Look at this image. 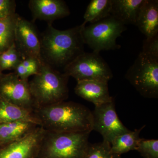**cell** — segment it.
I'll return each instance as SVG.
<instances>
[{
  "mask_svg": "<svg viewBox=\"0 0 158 158\" xmlns=\"http://www.w3.org/2000/svg\"><path fill=\"white\" fill-rule=\"evenodd\" d=\"M81 24L72 28L59 30L52 24L41 36L40 56L43 62L55 69H64L85 52Z\"/></svg>",
  "mask_w": 158,
  "mask_h": 158,
  "instance_id": "6da1fadb",
  "label": "cell"
},
{
  "mask_svg": "<svg viewBox=\"0 0 158 158\" xmlns=\"http://www.w3.org/2000/svg\"><path fill=\"white\" fill-rule=\"evenodd\" d=\"M40 126L48 131L80 132L93 131L92 111L84 105L65 101L35 109Z\"/></svg>",
  "mask_w": 158,
  "mask_h": 158,
  "instance_id": "7a4b0ae2",
  "label": "cell"
},
{
  "mask_svg": "<svg viewBox=\"0 0 158 158\" xmlns=\"http://www.w3.org/2000/svg\"><path fill=\"white\" fill-rule=\"evenodd\" d=\"M69 77L43 62L39 72L29 82L35 109L66 100Z\"/></svg>",
  "mask_w": 158,
  "mask_h": 158,
  "instance_id": "3957f363",
  "label": "cell"
},
{
  "mask_svg": "<svg viewBox=\"0 0 158 158\" xmlns=\"http://www.w3.org/2000/svg\"><path fill=\"white\" fill-rule=\"evenodd\" d=\"M90 132L57 133L46 131L38 158H85Z\"/></svg>",
  "mask_w": 158,
  "mask_h": 158,
  "instance_id": "277c9868",
  "label": "cell"
},
{
  "mask_svg": "<svg viewBox=\"0 0 158 158\" xmlns=\"http://www.w3.org/2000/svg\"><path fill=\"white\" fill-rule=\"evenodd\" d=\"M125 25L112 15L83 27L82 34L85 44L94 52L115 50L121 46L116 40L126 30Z\"/></svg>",
  "mask_w": 158,
  "mask_h": 158,
  "instance_id": "5b68a950",
  "label": "cell"
},
{
  "mask_svg": "<svg viewBox=\"0 0 158 158\" xmlns=\"http://www.w3.org/2000/svg\"><path fill=\"white\" fill-rule=\"evenodd\" d=\"M125 77L141 96L158 98V60L140 52Z\"/></svg>",
  "mask_w": 158,
  "mask_h": 158,
  "instance_id": "8992f818",
  "label": "cell"
},
{
  "mask_svg": "<svg viewBox=\"0 0 158 158\" xmlns=\"http://www.w3.org/2000/svg\"><path fill=\"white\" fill-rule=\"evenodd\" d=\"M64 73L77 81L93 80L109 82L113 73L107 63L98 53L85 52L77 57L64 69Z\"/></svg>",
  "mask_w": 158,
  "mask_h": 158,
  "instance_id": "52a82bcc",
  "label": "cell"
},
{
  "mask_svg": "<svg viewBox=\"0 0 158 158\" xmlns=\"http://www.w3.org/2000/svg\"><path fill=\"white\" fill-rule=\"evenodd\" d=\"M92 114L93 130L110 144L116 137L130 131L118 118L114 98L111 101L95 106Z\"/></svg>",
  "mask_w": 158,
  "mask_h": 158,
  "instance_id": "ba28073f",
  "label": "cell"
},
{
  "mask_svg": "<svg viewBox=\"0 0 158 158\" xmlns=\"http://www.w3.org/2000/svg\"><path fill=\"white\" fill-rule=\"evenodd\" d=\"M0 98L23 109L35 110L28 80L20 78L14 72L0 77Z\"/></svg>",
  "mask_w": 158,
  "mask_h": 158,
  "instance_id": "9c48e42d",
  "label": "cell"
},
{
  "mask_svg": "<svg viewBox=\"0 0 158 158\" xmlns=\"http://www.w3.org/2000/svg\"><path fill=\"white\" fill-rule=\"evenodd\" d=\"M46 132L37 126L20 139L0 146V158H38Z\"/></svg>",
  "mask_w": 158,
  "mask_h": 158,
  "instance_id": "30bf717a",
  "label": "cell"
},
{
  "mask_svg": "<svg viewBox=\"0 0 158 158\" xmlns=\"http://www.w3.org/2000/svg\"><path fill=\"white\" fill-rule=\"evenodd\" d=\"M14 43L23 59L35 57L41 59V36L37 27L34 23L19 15L15 29Z\"/></svg>",
  "mask_w": 158,
  "mask_h": 158,
  "instance_id": "8fae6325",
  "label": "cell"
},
{
  "mask_svg": "<svg viewBox=\"0 0 158 158\" xmlns=\"http://www.w3.org/2000/svg\"><path fill=\"white\" fill-rule=\"evenodd\" d=\"M29 7L33 20L45 21L48 24L67 17L70 13L66 3L62 0H31Z\"/></svg>",
  "mask_w": 158,
  "mask_h": 158,
  "instance_id": "7c38bea8",
  "label": "cell"
},
{
  "mask_svg": "<svg viewBox=\"0 0 158 158\" xmlns=\"http://www.w3.org/2000/svg\"><path fill=\"white\" fill-rule=\"evenodd\" d=\"M74 90L78 96L95 106L111 101L113 98L110 95L108 82L93 80L77 81Z\"/></svg>",
  "mask_w": 158,
  "mask_h": 158,
  "instance_id": "4fadbf2b",
  "label": "cell"
},
{
  "mask_svg": "<svg viewBox=\"0 0 158 158\" xmlns=\"http://www.w3.org/2000/svg\"><path fill=\"white\" fill-rule=\"evenodd\" d=\"M135 26L145 38L158 34V0H144L138 12Z\"/></svg>",
  "mask_w": 158,
  "mask_h": 158,
  "instance_id": "5bb4252c",
  "label": "cell"
},
{
  "mask_svg": "<svg viewBox=\"0 0 158 158\" xmlns=\"http://www.w3.org/2000/svg\"><path fill=\"white\" fill-rule=\"evenodd\" d=\"M144 0H112L111 15L124 24L135 25Z\"/></svg>",
  "mask_w": 158,
  "mask_h": 158,
  "instance_id": "9a60e30c",
  "label": "cell"
},
{
  "mask_svg": "<svg viewBox=\"0 0 158 158\" xmlns=\"http://www.w3.org/2000/svg\"><path fill=\"white\" fill-rule=\"evenodd\" d=\"M39 126L26 121H17L0 124L1 146L20 139Z\"/></svg>",
  "mask_w": 158,
  "mask_h": 158,
  "instance_id": "2e32d148",
  "label": "cell"
},
{
  "mask_svg": "<svg viewBox=\"0 0 158 158\" xmlns=\"http://www.w3.org/2000/svg\"><path fill=\"white\" fill-rule=\"evenodd\" d=\"M17 121L31 122L40 126L34 111L18 106L0 98V124Z\"/></svg>",
  "mask_w": 158,
  "mask_h": 158,
  "instance_id": "e0dca14e",
  "label": "cell"
},
{
  "mask_svg": "<svg viewBox=\"0 0 158 158\" xmlns=\"http://www.w3.org/2000/svg\"><path fill=\"white\" fill-rule=\"evenodd\" d=\"M145 125L138 129L130 131L116 137L111 143L112 152L121 156L122 154L131 151L136 150L138 143L141 138L140 134Z\"/></svg>",
  "mask_w": 158,
  "mask_h": 158,
  "instance_id": "ac0fdd59",
  "label": "cell"
},
{
  "mask_svg": "<svg viewBox=\"0 0 158 158\" xmlns=\"http://www.w3.org/2000/svg\"><path fill=\"white\" fill-rule=\"evenodd\" d=\"M112 0H91L84 15V21L81 25L88 23H92L111 15Z\"/></svg>",
  "mask_w": 158,
  "mask_h": 158,
  "instance_id": "d6986e66",
  "label": "cell"
},
{
  "mask_svg": "<svg viewBox=\"0 0 158 158\" xmlns=\"http://www.w3.org/2000/svg\"><path fill=\"white\" fill-rule=\"evenodd\" d=\"M19 15L15 14L0 20V54L14 43L15 29Z\"/></svg>",
  "mask_w": 158,
  "mask_h": 158,
  "instance_id": "ffe728a7",
  "label": "cell"
},
{
  "mask_svg": "<svg viewBox=\"0 0 158 158\" xmlns=\"http://www.w3.org/2000/svg\"><path fill=\"white\" fill-rule=\"evenodd\" d=\"M42 63L41 59L35 57H28L22 59L14 69V72L20 78L28 80L29 77L38 73Z\"/></svg>",
  "mask_w": 158,
  "mask_h": 158,
  "instance_id": "44dd1931",
  "label": "cell"
},
{
  "mask_svg": "<svg viewBox=\"0 0 158 158\" xmlns=\"http://www.w3.org/2000/svg\"><path fill=\"white\" fill-rule=\"evenodd\" d=\"M22 57L15 43L7 50L0 54V69L1 71L14 70Z\"/></svg>",
  "mask_w": 158,
  "mask_h": 158,
  "instance_id": "7402d4cb",
  "label": "cell"
},
{
  "mask_svg": "<svg viewBox=\"0 0 158 158\" xmlns=\"http://www.w3.org/2000/svg\"><path fill=\"white\" fill-rule=\"evenodd\" d=\"M85 158H121V156L112 152L110 143L103 140L99 143H90Z\"/></svg>",
  "mask_w": 158,
  "mask_h": 158,
  "instance_id": "603a6c76",
  "label": "cell"
},
{
  "mask_svg": "<svg viewBox=\"0 0 158 158\" xmlns=\"http://www.w3.org/2000/svg\"><path fill=\"white\" fill-rule=\"evenodd\" d=\"M136 151L143 158H158V140L141 138Z\"/></svg>",
  "mask_w": 158,
  "mask_h": 158,
  "instance_id": "cb8c5ba5",
  "label": "cell"
},
{
  "mask_svg": "<svg viewBox=\"0 0 158 158\" xmlns=\"http://www.w3.org/2000/svg\"><path fill=\"white\" fill-rule=\"evenodd\" d=\"M141 52L152 59L158 60V34L144 40Z\"/></svg>",
  "mask_w": 158,
  "mask_h": 158,
  "instance_id": "d4e9b609",
  "label": "cell"
},
{
  "mask_svg": "<svg viewBox=\"0 0 158 158\" xmlns=\"http://www.w3.org/2000/svg\"><path fill=\"white\" fill-rule=\"evenodd\" d=\"M16 3L14 0H0V20L15 14Z\"/></svg>",
  "mask_w": 158,
  "mask_h": 158,
  "instance_id": "484cf974",
  "label": "cell"
},
{
  "mask_svg": "<svg viewBox=\"0 0 158 158\" xmlns=\"http://www.w3.org/2000/svg\"><path fill=\"white\" fill-rule=\"evenodd\" d=\"M2 72L1 71V69H0V77L2 76V75H3Z\"/></svg>",
  "mask_w": 158,
  "mask_h": 158,
  "instance_id": "4316f807",
  "label": "cell"
},
{
  "mask_svg": "<svg viewBox=\"0 0 158 158\" xmlns=\"http://www.w3.org/2000/svg\"><path fill=\"white\" fill-rule=\"evenodd\" d=\"M0 146H1V144H0Z\"/></svg>",
  "mask_w": 158,
  "mask_h": 158,
  "instance_id": "83f0119b",
  "label": "cell"
}]
</instances>
